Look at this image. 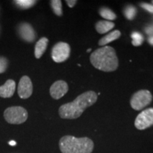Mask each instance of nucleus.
<instances>
[{
    "label": "nucleus",
    "mask_w": 153,
    "mask_h": 153,
    "mask_svg": "<svg viewBox=\"0 0 153 153\" xmlns=\"http://www.w3.org/2000/svg\"><path fill=\"white\" fill-rule=\"evenodd\" d=\"M59 147L62 153H91L94 143L89 137L77 138L72 135H65L60 138Z\"/></svg>",
    "instance_id": "obj_3"
},
{
    "label": "nucleus",
    "mask_w": 153,
    "mask_h": 153,
    "mask_svg": "<svg viewBox=\"0 0 153 153\" xmlns=\"http://www.w3.org/2000/svg\"><path fill=\"white\" fill-rule=\"evenodd\" d=\"M137 12V11L136 7H135L133 5L131 4L126 6L123 10L124 16H125V17L128 19V20L130 21L133 20L134 18L136 16Z\"/></svg>",
    "instance_id": "obj_15"
},
{
    "label": "nucleus",
    "mask_w": 153,
    "mask_h": 153,
    "mask_svg": "<svg viewBox=\"0 0 153 153\" xmlns=\"http://www.w3.org/2000/svg\"><path fill=\"white\" fill-rule=\"evenodd\" d=\"M33 93V85L28 76H23L18 85V94L20 98L26 99L29 98Z\"/></svg>",
    "instance_id": "obj_8"
},
{
    "label": "nucleus",
    "mask_w": 153,
    "mask_h": 153,
    "mask_svg": "<svg viewBox=\"0 0 153 153\" xmlns=\"http://www.w3.org/2000/svg\"><path fill=\"white\" fill-rule=\"evenodd\" d=\"M9 144L10 145H11V146H14V145H16V143L15 142V141H14V140H11V141H10V142L9 143Z\"/></svg>",
    "instance_id": "obj_25"
},
{
    "label": "nucleus",
    "mask_w": 153,
    "mask_h": 153,
    "mask_svg": "<svg viewBox=\"0 0 153 153\" xmlns=\"http://www.w3.org/2000/svg\"><path fill=\"white\" fill-rule=\"evenodd\" d=\"M152 100V95L150 91L147 89H142L132 96L131 106L134 110L140 111L150 104Z\"/></svg>",
    "instance_id": "obj_5"
},
{
    "label": "nucleus",
    "mask_w": 153,
    "mask_h": 153,
    "mask_svg": "<svg viewBox=\"0 0 153 153\" xmlns=\"http://www.w3.org/2000/svg\"><path fill=\"white\" fill-rule=\"evenodd\" d=\"M97 100V93L88 91L78 96L72 102L62 105L59 108V114L64 119H75L79 118L88 107L92 106Z\"/></svg>",
    "instance_id": "obj_1"
},
{
    "label": "nucleus",
    "mask_w": 153,
    "mask_h": 153,
    "mask_svg": "<svg viewBox=\"0 0 153 153\" xmlns=\"http://www.w3.org/2000/svg\"><path fill=\"white\" fill-rule=\"evenodd\" d=\"M70 46L65 42H59L53 47L51 57L55 62H62L70 57Z\"/></svg>",
    "instance_id": "obj_6"
},
{
    "label": "nucleus",
    "mask_w": 153,
    "mask_h": 153,
    "mask_svg": "<svg viewBox=\"0 0 153 153\" xmlns=\"http://www.w3.org/2000/svg\"><path fill=\"white\" fill-rule=\"evenodd\" d=\"M99 14L100 16L106 20H115L116 19V15L111 9L106 8V7H102L99 9Z\"/></svg>",
    "instance_id": "obj_16"
},
{
    "label": "nucleus",
    "mask_w": 153,
    "mask_h": 153,
    "mask_svg": "<svg viewBox=\"0 0 153 153\" xmlns=\"http://www.w3.org/2000/svg\"><path fill=\"white\" fill-rule=\"evenodd\" d=\"M152 4H153V1H152Z\"/></svg>",
    "instance_id": "obj_27"
},
{
    "label": "nucleus",
    "mask_w": 153,
    "mask_h": 153,
    "mask_svg": "<svg viewBox=\"0 0 153 153\" xmlns=\"http://www.w3.org/2000/svg\"><path fill=\"white\" fill-rule=\"evenodd\" d=\"M51 5L52 7L53 12L57 16H61L62 15V1L60 0H53L51 1Z\"/></svg>",
    "instance_id": "obj_19"
},
{
    "label": "nucleus",
    "mask_w": 153,
    "mask_h": 153,
    "mask_svg": "<svg viewBox=\"0 0 153 153\" xmlns=\"http://www.w3.org/2000/svg\"><path fill=\"white\" fill-rule=\"evenodd\" d=\"M48 43V39L45 37L41 38L36 43L35 46V51H34V54H35V57L36 58L39 59L42 57V55H43V53L46 51Z\"/></svg>",
    "instance_id": "obj_12"
},
{
    "label": "nucleus",
    "mask_w": 153,
    "mask_h": 153,
    "mask_svg": "<svg viewBox=\"0 0 153 153\" xmlns=\"http://www.w3.org/2000/svg\"><path fill=\"white\" fill-rule=\"evenodd\" d=\"M16 90V83L14 80L9 79L0 87V97L2 98H10Z\"/></svg>",
    "instance_id": "obj_11"
},
{
    "label": "nucleus",
    "mask_w": 153,
    "mask_h": 153,
    "mask_svg": "<svg viewBox=\"0 0 153 153\" xmlns=\"http://www.w3.org/2000/svg\"><path fill=\"white\" fill-rule=\"evenodd\" d=\"M69 87L66 82L62 80L56 81L50 88V94L54 99H60L68 91Z\"/></svg>",
    "instance_id": "obj_10"
},
{
    "label": "nucleus",
    "mask_w": 153,
    "mask_h": 153,
    "mask_svg": "<svg viewBox=\"0 0 153 153\" xmlns=\"http://www.w3.org/2000/svg\"><path fill=\"white\" fill-rule=\"evenodd\" d=\"M7 66H8L7 59L4 57H0V74L3 73L6 71Z\"/></svg>",
    "instance_id": "obj_20"
},
{
    "label": "nucleus",
    "mask_w": 153,
    "mask_h": 153,
    "mask_svg": "<svg viewBox=\"0 0 153 153\" xmlns=\"http://www.w3.org/2000/svg\"><path fill=\"white\" fill-rule=\"evenodd\" d=\"M131 38L132 44L134 46H140L142 45L144 41V37H143V34L137 31H133L131 33Z\"/></svg>",
    "instance_id": "obj_18"
},
{
    "label": "nucleus",
    "mask_w": 153,
    "mask_h": 153,
    "mask_svg": "<svg viewBox=\"0 0 153 153\" xmlns=\"http://www.w3.org/2000/svg\"><path fill=\"white\" fill-rule=\"evenodd\" d=\"M144 31L148 36L153 35V24L145 26L144 28Z\"/></svg>",
    "instance_id": "obj_22"
},
{
    "label": "nucleus",
    "mask_w": 153,
    "mask_h": 153,
    "mask_svg": "<svg viewBox=\"0 0 153 153\" xmlns=\"http://www.w3.org/2000/svg\"><path fill=\"white\" fill-rule=\"evenodd\" d=\"M96 30L100 34L109 32L115 27V24L110 21H99L96 24Z\"/></svg>",
    "instance_id": "obj_13"
},
{
    "label": "nucleus",
    "mask_w": 153,
    "mask_h": 153,
    "mask_svg": "<svg viewBox=\"0 0 153 153\" xmlns=\"http://www.w3.org/2000/svg\"><path fill=\"white\" fill-rule=\"evenodd\" d=\"M153 126V108H147L137 115L135 126L138 130H145Z\"/></svg>",
    "instance_id": "obj_7"
},
{
    "label": "nucleus",
    "mask_w": 153,
    "mask_h": 153,
    "mask_svg": "<svg viewBox=\"0 0 153 153\" xmlns=\"http://www.w3.org/2000/svg\"><path fill=\"white\" fill-rule=\"evenodd\" d=\"M18 33L24 41L32 43L35 41L36 34L31 25L28 23H22L18 26Z\"/></svg>",
    "instance_id": "obj_9"
},
{
    "label": "nucleus",
    "mask_w": 153,
    "mask_h": 153,
    "mask_svg": "<svg viewBox=\"0 0 153 153\" xmlns=\"http://www.w3.org/2000/svg\"><path fill=\"white\" fill-rule=\"evenodd\" d=\"M148 43L150 44V45H152V46H153V35L148 36Z\"/></svg>",
    "instance_id": "obj_24"
},
{
    "label": "nucleus",
    "mask_w": 153,
    "mask_h": 153,
    "mask_svg": "<svg viewBox=\"0 0 153 153\" xmlns=\"http://www.w3.org/2000/svg\"><path fill=\"white\" fill-rule=\"evenodd\" d=\"M90 51H91V49H90V48H89V49H88V50H87V52H90Z\"/></svg>",
    "instance_id": "obj_26"
},
{
    "label": "nucleus",
    "mask_w": 153,
    "mask_h": 153,
    "mask_svg": "<svg viewBox=\"0 0 153 153\" xmlns=\"http://www.w3.org/2000/svg\"><path fill=\"white\" fill-rule=\"evenodd\" d=\"M120 31L118 30H115L113 31L110 32L109 33H108L107 35L104 36L102 38H101L99 41V45L101 46H104L106 44L111 43V42L116 41L118 38H120Z\"/></svg>",
    "instance_id": "obj_14"
},
{
    "label": "nucleus",
    "mask_w": 153,
    "mask_h": 153,
    "mask_svg": "<svg viewBox=\"0 0 153 153\" xmlns=\"http://www.w3.org/2000/svg\"><path fill=\"white\" fill-rule=\"evenodd\" d=\"M27 111L22 106H11L7 108L4 113V119L10 124H21L28 118Z\"/></svg>",
    "instance_id": "obj_4"
},
{
    "label": "nucleus",
    "mask_w": 153,
    "mask_h": 153,
    "mask_svg": "<svg viewBox=\"0 0 153 153\" xmlns=\"http://www.w3.org/2000/svg\"><path fill=\"white\" fill-rule=\"evenodd\" d=\"M90 62L95 68L101 71L113 72L118 67V59L114 48L104 46L91 53Z\"/></svg>",
    "instance_id": "obj_2"
},
{
    "label": "nucleus",
    "mask_w": 153,
    "mask_h": 153,
    "mask_svg": "<svg viewBox=\"0 0 153 153\" xmlns=\"http://www.w3.org/2000/svg\"><path fill=\"white\" fill-rule=\"evenodd\" d=\"M140 6L143 9H145V11H147L148 12L150 13V14H153V4H152L143 2L140 3Z\"/></svg>",
    "instance_id": "obj_21"
},
{
    "label": "nucleus",
    "mask_w": 153,
    "mask_h": 153,
    "mask_svg": "<svg viewBox=\"0 0 153 153\" xmlns=\"http://www.w3.org/2000/svg\"><path fill=\"white\" fill-rule=\"evenodd\" d=\"M66 3L68 4V5L70 8H72V7H74V5L76 4V0H67Z\"/></svg>",
    "instance_id": "obj_23"
},
{
    "label": "nucleus",
    "mask_w": 153,
    "mask_h": 153,
    "mask_svg": "<svg viewBox=\"0 0 153 153\" xmlns=\"http://www.w3.org/2000/svg\"><path fill=\"white\" fill-rule=\"evenodd\" d=\"M14 2L20 9H27L33 7L37 1H33V0H16Z\"/></svg>",
    "instance_id": "obj_17"
}]
</instances>
